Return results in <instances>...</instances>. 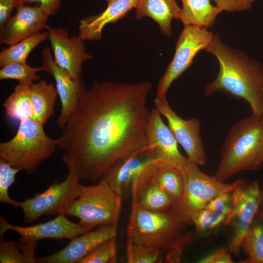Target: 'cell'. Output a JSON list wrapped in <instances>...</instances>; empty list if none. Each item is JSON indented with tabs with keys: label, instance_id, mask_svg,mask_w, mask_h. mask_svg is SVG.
<instances>
[{
	"label": "cell",
	"instance_id": "6da1fadb",
	"mask_svg": "<svg viewBox=\"0 0 263 263\" xmlns=\"http://www.w3.org/2000/svg\"><path fill=\"white\" fill-rule=\"evenodd\" d=\"M151 84L98 82L83 93L58 139L80 181L96 182L146 145Z\"/></svg>",
	"mask_w": 263,
	"mask_h": 263
},
{
	"label": "cell",
	"instance_id": "7a4b0ae2",
	"mask_svg": "<svg viewBox=\"0 0 263 263\" xmlns=\"http://www.w3.org/2000/svg\"><path fill=\"white\" fill-rule=\"evenodd\" d=\"M213 55L219 64L216 78L205 87L209 96L216 93L243 99L248 103L252 114L263 113V63L249 57L242 51L223 42L218 33L205 50Z\"/></svg>",
	"mask_w": 263,
	"mask_h": 263
},
{
	"label": "cell",
	"instance_id": "3957f363",
	"mask_svg": "<svg viewBox=\"0 0 263 263\" xmlns=\"http://www.w3.org/2000/svg\"><path fill=\"white\" fill-rule=\"evenodd\" d=\"M188 225L173 211L154 212L132 205L128 237L136 243L163 250L165 263H179L193 235L186 231Z\"/></svg>",
	"mask_w": 263,
	"mask_h": 263
},
{
	"label": "cell",
	"instance_id": "277c9868",
	"mask_svg": "<svg viewBox=\"0 0 263 263\" xmlns=\"http://www.w3.org/2000/svg\"><path fill=\"white\" fill-rule=\"evenodd\" d=\"M263 164V126L261 116L252 114L229 129L213 176L224 182L239 172L257 170Z\"/></svg>",
	"mask_w": 263,
	"mask_h": 263
},
{
	"label": "cell",
	"instance_id": "5b68a950",
	"mask_svg": "<svg viewBox=\"0 0 263 263\" xmlns=\"http://www.w3.org/2000/svg\"><path fill=\"white\" fill-rule=\"evenodd\" d=\"M57 143V138L46 134L43 125L33 119H25L20 121L13 138L0 144V158L30 175L56 151Z\"/></svg>",
	"mask_w": 263,
	"mask_h": 263
},
{
	"label": "cell",
	"instance_id": "8992f818",
	"mask_svg": "<svg viewBox=\"0 0 263 263\" xmlns=\"http://www.w3.org/2000/svg\"><path fill=\"white\" fill-rule=\"evenodd\" d=\"M122 197L103 179L95 185H82L80 195L67 207L64 214L77 217L79 223L91 230L116 225Z\"/></svg>",
	"mask_w": 263,
	"mask_h": 263
},
{
	"label": "cell",
	"instance_id": "52a82bcc",
	"mask_svg": "<svg viewBox=\"0 0 263 263\" xmlns=\"http://www.w3.org/2000/svg\"><path fill=\"white\" fill-rule=\"evenodd\" d=\"M62 160L68 169L64 181H56L43 192L19 202V207L23 210L25 223H32L43 215L64 213L70 204L80 195L82 185L76 166L64 154Z\"/></svg>",
	"mask_w": 263,
	"mask_h": 263
},
{
	"label": "cell",
	"instance_id": "ba28073f",
	"mask_svg": "<svg viewBox=\"0 0 263 263\" xmlns=\"http://www.w3.org/2000/svg\"><path fill=\"white\" fill-rule=\"evenodd\" d=\"M184 179V190L173 212L189 224L194 216L219 194L231 191L233 183L225 184L203 172L196 164L188 160L180 170Z\"/></svg>",
	"mask_w": 263,
	"mask_h": 263
},
{
	"label": "cell",
	"instance_id": "9c48e42d",
	"mask_svg": "<svg viewBox=\"0 0 263 263\" xmlns=\"http://www.w3.org/2000/svg\"><path fill=\"white\" fill-rule=\"evenodd\" d=\"M231 190L232 208L225 225L233 224V231L228 245L231 253L238 256L242 241L256 219L263 199V186L258 180H237Z\"/></svg>",
	"mask_w": 263,
	"mask_h": 263
},
{
	"label": "cell",
	"instance_id": "30bf717a",
	"mask_svg": "<svg viewBox=\"0 0 263 263\" xmlns=\"http://www.w3.org/2000/svg\"><path fill=\"white\" fill-rule=\"evenodd\" d=\"M213 36L206 28L184 25L176 43L173 57L158 82L157 97L166 96L172 83L190 67L200 51L207 49Z\"/></svg>",
	"mask_w": 263,
	"mask_h": 263
},
{
	"label": "cell",
	"instance_id": "8fae6325",
	"mask_svg": "<svg viewBox=\"0 0 263 263\" xmlns=\"http://www.w3.org/2000/svg\"><path fill=\"white\" fill-rule=\"evenodd\" d=\"M155 108L167 120L168 126L178 143L183 147L189 161L203 166L207 163L200 136V122L197 118L184 119L171 109L165 97H156Z\"/></svg>",
	"mask_w": 263,
	"mask_h": 263
},
{
	"label": "cell",
	"instance_id": "7c38bea8",
	"mask_svg": "<svg viewBox=\"0 0 263 263\" xmlns=\"http://www.w3.org/2000/svg\"><path fill=\"white\" fill-rule=\"evenodd\" d=\"M46 30L56 64L74 79L82 78L83 63L93 57L87 52L84 40L78 35L69 36L65 28L48 26Z\"/></svg>",
	"mask_w": 263,
	"mask_h": 263
},
{
	"label": "cell",
	"instance_id": "4fadbf2b",
	"mask_svg": "<svg viewBox=\"0 0 263 263\" xmlns=\"http://www.w3.org/2000/svg\"><path fill=\"white\" fill-rule=\"evenodd\" d=\"M159 164L162 165L146 145L113 167L101 179L122 197L142 175Z\"/></svg>",
	"mask_w": 263,
	"mask_h": 263
},
{
	"label": "cell",
	"instance_id": "5bb4252c",
	"mask_svg": "<svg viewBox=\"0 0 263 263\" xmlns=\"http://www.w3.org/2000/svg\"><path fill=\"white\" fill-rule=\"evenodd\" d=\"M146 137V145L162 165L181 170L188 161L180 152L175 136L155 108L150 113Z\"/></svg>",
	"mask_w": 263,
	"mask_h": 263
},
{
	"label": "cell",
	"instance_id": "9a60e30c",
	"mask_svg": "<svg viewBox=\"0 0 263 263\" xmlns=\"http://www.w3.org/2000/svg\"><path fill=\"white\" fill-rule=\"evenodd\" d=\"M44 71L54 77L61 108L57 125L63 130L75 110L78 101L86 91L82 78L75 79L64 69L58 66L53 58L51 49L47 47L41 53Z\"/></svg>",
	"mask_w": 263,
	"mask_h": 263
},
{
	"label": "cell",
	"instance_id": "2e32d148",
	"mask_svg": "<svg viewBox=\"0 0 263 263\" xmlns=\"http://www.w3.org/2000/svg\"><path fill=\"white\" fill-rule=\"evenodd\" d=\"M8 230L16 232L23 240L38 242L43 239L71 240L91 230L79 222L75 223L70 221L66 215L62 213L53 220L29 226L13 225L1 216L0 235H3Z\"/></svg>",
	"mask_w": 263,
	"mask_h": 263
},
{
	"label": "cell",
	"instance_id": "e0dca14e",
	"mask_svg": "<svg viewBox=\"0 0 263 263\" xmlns=\"http://www.w3.org/2000/svg\"><path fill=\"white\" fill-rule=\"evenodd\" d=\"M0 28V43L10 46L47 29L49 18L39 6L19 5Z\"/></svg>",
	"mask_w": 263,
	"mask_h": 263
},
{
	"label": "cell",
	"instance_id": "ac0fdd59",
	"mask_svg": "<svg viewBox=\"0 0 263 263\" xmlns=\"http://www.w3.org/2000/svg\"><path fill=\"white\" fill-rule=\"evenodd\" d=\"M117 225L98 227L71 239L64 248L47 256L36 258L39 263H78L93 249L105 241L115 237Z\"/></svg>",
	"mask_w": 263,
	"mask_h": 263
},
{
	"label": "cell",
	"instance_id": "d6986e66",
	"mask_svg": "<svg viewBox=\"0 0 263 263\" xmlns=\"http://www.w3.org/2000/svg\"><path fill=\"white\" fill-rule=\"evenodd\" d=\"M107 7L99 14L83 18L79 21L78 35L84 41L101 39L105 27L123 19L139 0H105Z\"/></svg>",
	"mask_w": 263,
	"mask_h": 263
},
{
	"label": "cell",
	"instance_id": "ffe728a7",
	"mask_svg": "<svg viewBox=\"0 0 263 263\" xmlns=\"http://www.w3.org/2000/svg\"><path fill=\"white\" fill-rule=\"evenodd\" d=\"M150 169L133 184L131 189L132 205L154 212L173 211L177 203L152 181L149 176Z\"/></svg>",
	"mask_w": 263,
	"mask_h": 263
},
{
	"label": "cell",
	"instance_id": "44dd1931",
	"mask_svg": "<svg viewBox=\"0 0 263 263\" xmlns=\"http://www.w3.org/2000/svg\"><path fill=\"white\" fill-rule=\"evenodd\" d=\"M135 9L137 20L146 17L152 19L167 36L172 34V20L180 19L181 12L176 0H139Z\"/></svg>",
	"mask_w": 263,
	"mask_h": 263
},
{
	"label": "cell",
	"instance_id": "7402d4cb",
	"mask_svg": "<svg viewBox=\"0 0 263 263\" xmlns=\"http://www.w3.org/2000/svg\"><path fill=\"white\" fill-rule=\"evenodd\" d=\"M58 93L52 83L41 79L31 84L30 96L32 101L33 119L44 125L54 114V109Z\"/></svg>",
	"mask_w": 263,
	"mask_h": 263
},
{
	"label": "cell",
	"instance_id": "603a6c76",
	"mask_svg": "<svg viewBox=\"0 0 263 263\" xmlns=\"http://www.w3.org/2000/svg\"><path fill=\"white\" fill-rule=\"evenodd\" d=\"M180 19L184 25H193L204 28L212 26L221 13L211 0H181Z\"/></svg>",
	"mask_w": 263,
	"mask_h": 263
},
{
	"label": "cell",
	"instance_id": "cb8c5ba5",
	"mask_svg": "<svg viewBox=\"0 0 263 263\" xmlns=\"http://www.w3.org/2000/svg\"><path fill=\"white\" fill-rule=\"evenodd\" d=\"M149 176L177 203L181 199L184 190V179L181 171L177 169L157 165L151 168Z\"/></svg>",
	"mask_w": 263,
	"mask_h": 263
},
{
	"label": "cell",
	"instance_id": "d4e9b609",
	"mask_svg": "<svg viewBox=\"0 0 263 263\" xmlns=\"http://www.w3.org/2000/svg\"><path fill=\"white\" fill-rule=\"evenodd\" d=\"M30 86L31 84L19 82L5 100L3 106L9 117L20 121L33 119Z\"/></svg>",
	"mask_w": 263,
	"mask_h": 263
},
{
	"label": "cell",
	"instance_id": "484cf974",
	"mask_svg": "<svg viewBox=\"0 0 263 263\" xmlns=\"http://www.w3.org/2000/svg\"><path fill=\"white\" fill-rule=\"evenodd\" d=\"M47 37V31L40 32L3 49L0 52V66L14 62L27 63L31 52Z\"/></svg>",
	"mask_w": 263,
	"mask_h": 263
},
{
	"label": "cell",
	"instance_id": "4316f807",
	"mask_svg": "<svg viewBox=\"0 0 263 263\" xmlns=\"http://www.w3.org/2000/svg\"><path fill=\"white\" fill-rule=\"evenodd\" d=\"M247 258L244 263H263V224L255 219L241 244Z\"/></svg>",
	"mask_w": 263,
	"mask_h": 263
},
{
	"label": "cell",
	"instance_id": "83f0119b",
	"mask_svg": "<svg viewBox=\"0 0 263 263\" xmlns=\"http://www.w3.org/2000/svg\"><path fill=\"white\" fill-rule=\"evenodd\" d=\"M165 252L159 248L136 243L128 239L127 261L129 263H165Z\"/></svg>",
	"mask_w": 263,
	"mask_h": 263
},
{
	"label": "cell",
	"instance_id": "f1b7e54d",
	"mask_svg": "<svg viewBox=\"0 0 263 263\" xmlns=\"http://www.w3.org/2000/svg\"><path fill=\"white\" fill-rule=\"evenodd\" d=\"M44 71L43 66L33 67L27 63L14 62L1 68L0 79H13L19 82L31 84L34 81L39 80L41 76L38 72Z\"/></svg>",
	"mask_w": 263,
	"mask_h": 263
},
{
	"label": "cell",
	"instance_id": "f546056e",
	"mask_svg": "<svg viewBox=\"0 0 263 263\" xmlns=\"http://www.w3.org/2000/svg\"><path fill=\"white\" fill-rule=\"evenodd\" d=\"M115 237L101 243L80 260L78 263H108L116 261Z\"/></svg>",
	"mask_w": 263,
	"mask_h": 263
},
{
	"label": "cell",
	"instance_id": "4dcf8cb0",
	"mask_svg": "<svg viewBox=\"0 0 263 263\" xmlns=\"http://www.w3.org/2000/svg\"><path fill=\"white\" fill-rule=\"evenodd\" d=\"M7 161L0 158V201L14 207H19V202L11 199L8 194V189L15 181L16 174L20 171Z\"/></svg>",
	"mask_w": 263,
	"mask_h": 263
},
{
	"label": "cell",
	"instance_id": "1f68e13d",
	"mask_svg": "<svg viewBox=\"0 0 263 263\" xmlns=\"http://www.w3.org/2000/svg\"><path fill=\"white\" fill-rule=\"evenodd\" d=\"M225 219L204 207L193 218L192 223L198 234L202 235L225 223Z\"/></svg>",
	"mask_w": 263,
	"mask_h": 263
},
{
	"label": "cell",
	"instance_id": "d6a6232c",
	"mask_svg": "<svg viewBox=\"0 0 263 263\" xmlns=\"http://www.w3.org/2000/svg\"><path fill=\"white\" fill-rule=\"evenodd\" d=\"M0 263H25L24 256L17 243L4 241L3 235H0Z\"/></svg>",
	"mask_w": 263,
	"mask_h": 263
},
{
	"label": "cell",
	"instance_id": "836d02e7",
	"mask_svg": "<svg viewBox=\"0 0 263 263\" xmlns=\"http://www.w3.org/2000/svg\"><path fill=\"white\" fill-rule=\"evenodd\" d=\"M205 207L226 219L232 208L231 191L219 194L212 199Z\"/></svg>",
	"mask_w": 263,
	"mask_h": 263
},
{
	"label": "cell",
	"instance_id": "e575fe53",
	"mask_svg": "<svg viewBox=\"0 0 263 263\" xmlns=\"http://www.w3.org/2000/svg\"><path fill=\"white\" fill-rule=\"evenodd\" d=\"M216 6L222 11H242L250 8L255 0H213Z\"/></svg>",
	"mask_w": 263,
	"mask_h": 263
},
{
	"label": "cell",
	"instance_id": "d590c367",
	"mask_svg": "<svg viewBox=\"0 0 263 263\" xmlns=\"http://www.w3.org/2000/svg\"><path fill=\"white\" fill-rule=\"evenodd\" d=\"M201 263H232L231 253L227 249H221L207 255L199 260Z\"/></svg>",
	"mask_w": 263,
	"mask_h": 263
},
{
	"label": "cell",
	"instance_id": "8d00e7d4",
	"mask_svg": "<svg viewBox=\"0 0 263 263\" xmlns=\"http://www.w3.org/2000/svg\"><path fill=\"white\" fill-rule=\"evenodd\" d=\"M16 243L24 256L25 263H36L35 252L38 242L20 238Z\"/></svg>",
	"mask_w": 263,
	"mask_h": 263
},
{
	"label": "cell",
	"instance_id": "74e56055",
	"mask_svg": "<svg viewBox=\"0 0 263 263\" xmlns=\"http://www.w3.org/2000/svg\"><path fill=\"white\" fill-rule=\"evenodd\" d=\"M22 4L21 0H0V28L11 17L14 9Z\"/></svg>",
	"mask_w": 263,
	"mask_h": 263
},
{
	"label": "cell",
	"instance_id": "f35d334b",
	"mask_svg": "<svg viewBox=\"0 0 263 263\" xmlns=\"http://www.w3.org/2000/svg\"><path fill=\"white\" fill-rule=\"evenodd\" d=\"M23 4L37 2L45 14L49 17L58 12L62 0H21Z\"/></svg>",
	"mask_w": 263,
	"mask_h": 263
},
{
	"label": "cell",
	"instance_id": "ab89813d",
	"mask_svg": "<svg viewBox=\"0 0 263 263\" xmlns=\"http://www.w3.org/2000/svg\"><path fill=\"white\" fill-rule=\"evenodd\" d=\"M258 214L260 217V220L263 222V199L261 203Z\"/></svg>",
	"mask_w": 263,
	"mask_h": 263
},
{
	"label": "cell",
	"instance_id": "60d3db41",
	"mask_svg": "<svg viewBox=\"0 0 263 263\" xmlns=\"http://www.w3.org/2000/svg\"><path fill=\"white\" fill-rule=\"evenodd\" d=\"M261 121H262V125L263 126V113L262 115V116H261Z\"/></svg>",
	"mask_w": 263,
	"mask_h": 263
}]
</instances>
